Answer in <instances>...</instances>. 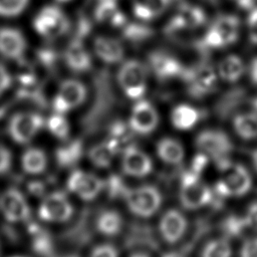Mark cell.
<instances>
[{
  "mask_svg": "<svg viewBox=\"0 0 257 257\" xmlns=\"http://www.w3.org/2000/svg\"><path fill=\"white\" fill-rule=\"evenodd\" d=\"M198 152L204 155L208 160L215 162L220 169L230 161L229 157L233 150L230 138L220 130L202 131L195 141Z\"/></svg>",
  "mask_w": 257,
  "mask_h": 257,
  "instance_id": "obj_1",
  "label": "cell"
},
{
  "mask_svg": "<svg viewBox=\"0 0 257 257\" xmlns=\"http://www.w3.org/2000/svg\"><path fill=\"white\" fill-rule=\"evenodd\" d=\"M122 198L130 212L141 218L152 217L162 205L161 192L152 185L126 188Z\"/></svg>",
  "mask_w": 257,
  "mask_h": 257,
  "instance_id": "obj_2",
  "label": "cell"
},
{
  "mask_svg": "<svg viewBox=\"0 0 257 257\" xmlns=\"http://www.w3.org/2000/svg\"><path fill=\"white\" fill-rule=\"evenodd\" d=\"M219 170L221 175L216 184V192L220 196L241 197L251 189V175L243 165L229 162Z\"/></svg>",
  "mask_w": 257,
  "mask_h": 257,
  "instance_id": "obj_3",
  "label": "cell"
},
{
  "mask_svg": "<svg viewBox=\"0 0 257 257\" xmlns=\"http://www.w3.org/2000/svg\"><path fill=\"white\" fill-rule=\"evenodd\" d=\"M116 79L125 96L134 100H139L147 90L148 69L143 62L130 59L120 65Z\"/></svg>",
  "mask_w": 257,
  "mask_h": 257,
  "instance_id": "obj_4",
  "label": "cell"
},
{
  "mask_svg": "<svg viewBox=\"0 0 257 257\" xmlns=\"http://www.w3.org/2000/svg\"><path fill=\"white\" fill-rule=\"evenodd\" d=\"M179 198L182 206L188 210L200 209L208 205L213 199V192L196 172L183 176Z\"/></svg>",
  "mask_w": 257,
  "mask_h": 257,
  "instance_id": "obj_5",
  "label": "cell"
},
{
  "mask_svg": "<svg viewBox=\"0 0 257 257\" xmlns=\"http://www.w3.org/2000/svg\"><path fill=\"white\" fill-rule=\"evenodd\" d=\"M45 126L44 118L33 111H20L11 116L7 131L13 142L19 145H26Z\"/></svg>",
  "mask_w": 257,
  "mask_h": 257,
  "instance_id": "obj_6",
  "label": "cell"
},
{
  "mask_svg": "<svg viewBox=\"0 0 257 257\" xmlns=\"http://www.w3.org/2000/svg\"><path fill=\"white\" fill-rule=\"evenodd\" d=\"M33 27L40 36L54 39L67 32L69 21L59 7L47 5L41 8L34 17Z\"/></svg>",
  "mask_w": 257,
  "mask_h": 257,
  "instance_id": "obj_7",
  "label": "cell"
},
{
  "mask_svg": "<svg viewBox=\"0 0 257 257\" xmlns=\"http://www.w3.org/2000/svg\"><path fill=\"white\" fill-rule=\"evenodd\" d=\"M38 217L46 223H64L73 215V206L67 195L62 191H54L41 200Z\"/></svg>",
  "mask_w": 257,
  "mask_h": 257,
  "instance_id": "obj_8",
  "label": "cell"
},
{
  "mask_svg": "<svg viewBox=\"0 0 257 257\" xmlns=\"http://www.w3.org/2000/svg\"><path fill=\"white\" fill-rule=\"evenodd\" d=\"M182 77L185 79L192 96L203 97L216 87L218 73L210 64L200 63L192 68L185 69Z\"/></svg>",
  "mask_w": 257,
  "mask_h": 257,
  "instance_id": "obj_9",
  "label": "cell"
},
{
  "mask_svg": "<svg viewBox=\"0 0 257 257\" xmlns=\"http://www.w3.org/2000/svg\"><path fill=\"white\" fill-rule=\"evenodd\" d=\"M87 95L85 85L76 79L63 80L53 98L54 112L65 113L81 105Z\"/></svg>",
  "mask_w": 257,
  "mask_h": 257,
  "instance_id": "obj_10",
  "label": "cell"
},
{
  "mask_svg": "<svg viewBox=\"0 0 257 257\" xmlns=\"http://www.w3.org/2000/svg\"><path fill=\"white\" fill-rule=\"evenodd\" d=\"M0 212L10 223L26 222L31 216V209L25 196L13 187L6 189L0 196Z\"/></svg>",
  "mask_w": 257,
  "mask_h": 257,
  "instance_id": "obj_11",
  "label": "cell"
},
{
  "mask_svg": "<svg viewBox=\"0 0 257 257\" xmlns=\"http://www.w3.org/2000/svg\"><path fill=\"white\" fill-rule=\"evenodd\" d=\"M66 186L70 193L82 201H92L104 189V181L92 173L74 170L69 175Z\"/></svg>",
  "mask_w": 257,
  "mask_h": 257,
  "instance_id": "obj_12",
  "label": "cell"
},
{
  "mask_svg": "<svg viewBox=\"0 0 257 257\" xmlns=\"http://www.w3.org/2000/svg\"><path fill=\"white\" fill-rule=\"evenodd\" d=\"M159 120L160 117L156 107L150 101L141 98L132 107L128 127L138 135L148 136L157 128Z\"/></svg>",
  "mask_w": 257,
  "mask_h": 257,
  "instance_id": "obj_13",
  "label": "cell"
},
{
  "mask_svg": "<svg viewBox=\"0 0 257 257\" xmlns=\"http://www.w3.org/2000/svg\"><path fill=\"white\" fill-rule=\"evenodd\" d=\"M120 167L122 173L128 177L144 178L152 173L154 165L148 154L133 145H127L122 150Z\"/></svg>",
  "mask_w": 257,
  "mask_h": 257,
  "instance_id": "obj_14",
  "label": "cell"
},
{
  "mask_svg": "<svg viewBox=\"0 0 257 257\" xmlns=\"http://www.w3.org/2000/svg\"><path fill=\"white\" fill-rule=\"evenodd\" d=\"M188 221L185 215L176 209L166 211L159 222V231L165 242L175 244L185 235Z\"/></svg>",
  "mask_w": 257,
  "mask_h": 257,
  "instance_id": "obj_15",
  "label": "cell"
},
{
  "mask_svg": "<svg viewBox=\"0 0 257 257\" xmlns=\"http://www.w3.org/2000/svg\"><path fill=\"white\" fill-rule=\"evenodd\" d=\"M206 21L204 11L191 4H185L180 7L177 14L172 18L168 25L169 32H179L184 30H192L200 27Z\"/></svg>",
  "mask_w": 257,
  "mask_h": 257,
  "instance_id": "obj_16",
  "label": "cell"
},
{
  "mask_svg": "<svg viewBox=\"0 0 257 257\" xmlns=\"http://www.w3.org/2000/svg\"><path fill=\"white\" fill-rule=\"evenodd\" d=\"M149 64L156 76L164 80L183 76L185 71L184 66L177 58L163 51H154L151 53L149 56Z\"/></svg>",
  "mask_w": 257,
  "mask_h": 257,
  "instance_id": "obj_17",
  "label": "cell"
},
{
  "mask_svg": "<svg viewBox=\"0 0 257 257\" xmlns=\"http://www.w3.org/2000/svg\"><path fill=\"white\" fill-rule=\"evenodd\" d=\"M26 50V40L18 29L0 28V54L8 59H19Z\"/></svg>",
  "mask_w": 257,
  "mask_h": 257,
  "instance_id": "obj_18",
  "label": "cell"
},
{
  "mask_svg": "<svg viewBox=\"0 0 257 257\" xmlns=\"http://www.w3.org/2000/svg\"><path fill=\"white\" fill-rule=\"evenodd\" d=\"M93 49L96 56L107 64L121 61L124 55L122 44L117 39L108 36H97L93 41Z\"/></svg>",
  "mask_w": 257,
  "mask_h": 257,
  "instance_id": "obj_19",
  "label": "cell"
},
{
  "mask_svg": "<svg viewBox=\"0 0 257 257\" xmlns=\"http://www.w3.org/2000/svg\"><path fill=\"white\" fill-rule=\"evenodd\" d=\"M64 58L67 66L74 72H85L91 67L90 55L78 38L68 44Z\"/></svg>",
  "mask_w": 257,
  "mask_h": 257,
  "instance_id": "obj_20",
  "label": "cell"
},
{
  "mask_svg": "<svg viewBox=\"0 0 257 257\" xmlns=\"http://www.w3.org/2000/svg\"><path fill=\"white\" fill-rule=\"evenodd\" d=\"M156 152L162 162L172 166L182 164L185 159V149L183 145L173 138L161 139L157 143Z\"/></svg>",
  "mask_w": 257,
  "mask_h": 257,
  "instance_id": "obj_21",
  "label": "cell"
},
{
  "mask_svg": "<svg viewBox=\"0 0 257 257\" xmlns=\"http://www.w3.org/2000/svg\"><path fill=\"white\" fill-rule=\"evenodd\" d=\"M120 147L111 139L93 146L87 153L90 163L95 167L105 169L109 167Z\"/></svg>",
  "mask_w": 257,
  "mask_h": 257,
  "instance_id": "obj_22",
  "label": "cell"
},
{
  "mask_svg": "<svg viewBox=\"0 0 257 257\" xmlns=\"http://www.w3.org/2000/svg\"><path fill=\"white\" fill-rule=\"evenodd\" d=\"M20 163L24 173L36 176L42 174L46 170L48 159L43 150L36 147H30L23 152Z\"/></svg>",
  "mask_w": 257,
  "mask_h": 257,
  "instance_id": "obj_23",
  "label": "cell"
},
{
  "mask_svg": "<svg viewBox=\"0 0 257 257\" xmlns=\"http://www.w3.org/2000/svg\"><path fill=\"white\" fill-rule=\"evenodd\" d=\"M200 113L198 109L190 104L181 103L176 105L170 115L171 123L176 130L189 131L192 130L199 121Z\"/></svg>",
  "mask_w": 257,
  "mask_h": 257,
  "instance_id": "obj_24",
  "label": "cell"
},
{
  "mask_svg": "<svg viewBox=\"0 0 257 257\" xmlns=\"http://www.w3.org/2000/svg\"><path fill=\"white\" fill-rule=\"evenodd\" d=\"M94 17L99 23L120 27L125 24V17L119 10L115 0H99L95 7Z\"/></svg>",
  "mask_w": 257,
  "mask_h": 257,
  "instance_id": "obj_25",
  "label": "cell"
},
{
  "mask_svg": "<svg viewBox=\"0 0 257 257\" xmlns=\"http://www.w3.org/2000/svg\"><path fill=\"white\" fill-rule=\"evenodd\" d=\"M239 19L234 15H220L213 22L211 27L219 34L225 46L234 43L239 35Z\"/></svg>",
  "mask_w": 257,
  "mask_h": 257,
  "instance_id": "obj_26",
  "label": "cell"
},
{
  "mask_svg": "<svg viewBox=\"0 0 257 257\" xmlns=\"http://www.w3.org/2000/svg\"><path fill=\"white\" fill-rule=\"evenodd\" d=\"M232 123L240 139L251 141L257 138V113L255 111L238 113L234 116Z\"/></svg>",
  "mask_w": 257,
  "mask_h": 257,
  "instance_id": "obj_27",
  "label": "cell"
},
{
  "mask_svg": "<svg viewBox=\"0 0 257 257\" xmlns=\"http://www.w3.org/2000/svg\"><path fill=\"white\" fill-rule=\"evenodd\" d=\"M171 0H135L134 13L143 21H150L161 15L170 5Z\"/></svg>",
  "mask_w": 257,
  "mask_h": 257,
  "instance_id": "obj_28",
  "label": "cell"
},
{
  "mask_svg": "<svg viewBox=\"0 0 257 257\" xmlns=\"http://www.w3.org/2000/svg\"><path fill=\"white\" fill-rule=\"evenodd\" d=\"M245 70L242 59L234 54L224 57L218 64L217 73L227 82H236L243 75Z\"/></svg>",
  "mask_w": 257,
  "mask_h": 257,
  "instance_id": "obj_29",
  "label": "cell"
},
{
  "mask_svg": "<svg viewBox=\"0 0 257 257\" xmlns=\"http://www.w3.org/2000/svg\"><path fill=\"white\" fill-rule=\"evenodd\" d=\"M95 227L97 231L104 236H114L121 230V216L114 210H104L97 216Z\"/></svg>",
  "mask_w": 257,
  "mask_h": 257,
  "instance_id": "obj_30",
  "label": "cell"
},
{
  "mask_svg": "<svg viewBox=\"0 0 257 257\" xmlns=\"http://www.w3.org/2000/svg\"><path fill=\"white\" fill-rule=\"evenodd\" d=\"M82 152L83 149L81 143L78 141H71L56 149L55 159L60 167L69 168L80 160Z\"/></svg>",
  "mask_w": 257,
  "mask_h": 257,
  "instance_id": "obj_31",
  "label": "cell"
},
{
  "mask_svg": "<svg viewBox=\"0 0 257 257\" xmlns=\"http://www.w3.org/2000/svg\"><path fill=\"white\" fill-rule=\"evenodd\" d=\"M29 233L31 235L33 250L41 256H48L52 251V240L50 235L36 224L29 226Z\"/></svg>",
  "mask_w": 257,
  "mask_h": 257,
  "instance_id": "obj_32",
  "label": "cell"
},
{
  "mask_svg": "<svg viewBox=\"0 0 257 257\" xmlns=\"http://www.w3.org/2000/svg\"><path fill=\"white\" fill-rule=\"evenodd\" d=\"M47 131L56 139L66 140L69 135V122L63 113L54 112L45 120Z\"/></svg>",
  "mask_w": 257,
  "mask_h": 257,
  "instance_id": "obj_33",
  "label": "cell"
},
{
  "mask_svg": "<svg viewBox=\"0 0 257 257\" xmlns=\"http://www.w3.org/2000/svg\"><path fill=\"white\" fill-rule=\"evenodd\" d=\"M201 257H232V247L225 238L209 241L201 252Z\"/></svg>",
  "mask_w": 257,
  "mask_h": 257,
  "instance_id": "obj_34",
  "label": "cell"
},
{
  "mask_svg": "<svg viewBox=\"0 0 257 257\" xmlns=\"http://www.w3.org/2000/svg\"><path fill=\"white\" fill-rule=\"evenodd\" d=\"M29 0H0V16L15 17L27 7Z\"/></svg>",
  "mask_w": 257,
  "mask_h": 257,
  "instance_id": "obj_35",
  "label": "cell"
},
{
  "mask_svg": "<svg viewBox=\"0 0 257 257\" xmlns=\"http://www.w3.org/2000/svg\"><path fill=\"white\" fill-rule=\"evenodd\" d=\"M123 34L130 40L141 41L150 36L151 29L139 24H130L125 27Z\"/></svg>",
  "mask_w": 257,
  "mask_h": 257,
  "instance_id": "obj_36",
  "label": "cell"
},
{
  "mask_svg": "<svg viewBox=\"0 0 257 257\" xmlns=\"http://www.w3.org/2000/svg\"><path fill=\"white\" fill-rule=\"evenodd\" d=\"M225 231L232 236L239 235L245 228H247L244 218L242 217H230L224 223Z\"/></svg>",
  "mask_w": 257,
  "mask_h": 257,
  "instance_id": "obj_37",
  "label": "cell"
},
{
  "mask_svg": "<svg viewBox=\"0 0 257 257\" xmlns=\"http://www.w3.org/2000/svg\"><path fill=\"white\" fill-rule=\"evenodd\" d=\"M89 257H118V252L114 246L104 243L95 246Z\"/></svg>",
  "mask_w": 257,
  "mask_h": 257,
  "instance_id": "obj_38",
  "label": "cell"
},
{
  "mask_svg": "<svg viewBox=\"0 0 257 257\" xmlns=\"http://www.w3.org/2000/svg\"><path fill=\"white\" fill-rule=\"evenodd\" d=\"M12 165V154L4 145L0 144V176L6 174Z\"/></svg>",
  "mask_w": 257,
  "mask_h": 257,
  "instance_id": "obj_39",
  "label": "cell"
},
{
  "mask_svg": "<svg viewBox=\"0 0 257 257\" xmlns=\"http://www.w3.org/2000/svg\"><path fill=\"white\" fill-rule=\"evenodd\" d=\"M243 218L247 228L257 231V202L249 205Z\"/></svg>",
  "mask_w": 257,
  "mask_h": 257,
  "instance_id": "obj_40",
  "label": "cell"
},
{
  "mask_svg": "<svg viewBox=\"0 0 257 257\" xmlns=\"http://www.w3.org/2000/svg\"><path fill=\"white\" fill-rule=\"evenodd\" d=\"M240 257H257V237L249 238L242 244Z\"/></svg>",
  "mask_w": 257,
  "mask_h": 257,
  "instance_id": "obj_41",
  "label": "cell"
},
{
  "mask_svg": "<svg viewBox=\"0 0 257 257\" xmlns=\"http://www.w3.org/2000/svg\"><path fill=\"white\" fill-rule=\"evenodd\" d=\"M248 32H249V38L250 40L257 44V8H252L248 20Z\"/></svg>",
  "mask_w": 257,
  "mask_h": 257,
  "instance_id": "obj_42",
  "label": "cell"
},
{
  "mask_svg": "<svg viewBox=\"0 0 257 257\" xmlns=\"http://www.w3.org/2000/svg\"><path fill=\"white\" fill-rule=\"evenodd\" d=\"M11 82V75L8 72L7 68L4 65L0 64V96L9 89Z\"/></svg>",
  "mask_w": 257,
  "mask_h": 257,
  "instance_id": "obj_43",
  "label": "cell"
},
{
  "mask_svg": "<svg viewBox=\"0 0 257 257\" xmlns=\"http://www.w3.org/2000/svg\"><path fill=\"white\" fill-rule=\"evenodd\" d=\"M239 7L243 9H252L256 0H233Z\"/></svg>",
  "mask_w": 257,
  "mask_h": 257,
  "instance_id": "obj_44",
  "label": "cell"
},
{
  "mask_svg": "<svg viewBox=\"0 0 257 257\" xmlns=\"http://www.w3.org/2000/svg\"><path fill=\"white\" fill-rule=\"evenodd\" d=\"M250 76L254 83L257 84V57L253 59L250 67Z\"/></svg>",
  "mask_w": 257,
  "mask_h": 257,
  "instance_id": "obj_45",
  "label": "cell"
},
{
  "mask_svg": "<svg viewBox=\"0 0 257 257\" xmlns=\"http://www.w3.org/2000/svg\"><path fill=\"white\" fill-rule=\"evenodd\" d=\"M162 257H185L183 254L176 252V251H171V252H167L165 253Z\"/></svg>",
  "mask_w": 257,
  "mask_h": 257,
  "instance_id": "obj_46",
  "label": "cell"
},
{
  "mask_svg": "<svg viewBox=\"0 0 257 257\" xmlns=\"http://www.w3.org/2000/svg\"><path fill=\"white\" fill-rule=\"evenodd\" d=\"M252 160H253V165L255 167V170L257 171V149L254 151L253 156H252Z\"/></svg>",
  "mask_w": 257,
  "mask_h": 257,
  "instance_id": "obj_47",
  "label": "cell"
},
{
  "mask_svg": "<svg viewBox=\"0 0 257 257\" xmlns=\"http://www.w3.org/2000/svg\"><path fill=\"white\" fill-rule=\"evenodd\" d=\"M130 257H150L148 254L146 253H142V252H137V253H134L132 254Z\"/></svg>",
  "mask_w": 257,
  "mask_h": 257,
  "instance_id": "obj_48",
  "label": "cell"
},
{
  "mask_svg": "<svg viewBox=\"0 0 257 257\" xmlns=\"http://www.w3.org/2000/svg\"><path fill=\"white\" fill-rule=\"evenodd\" d=\"M253 105H254V108H255V110H256L255 112L257 113V98L254 100V102H253Z\"/></svg>",
  "mask_w": 257,
  "mask_h": 257,
  "instance_id": "obj_49",
  "label": "cell"
},
{
  "mask_svg": "<svg viewBox=\"0 0 257 257\" xmlns=\"http://www.w3.org/2000/svg\"><path fill=\"white\" fill-rule=\"evenodd\" d=\"M56 1H58V2H60V3H66V2H68V1H70V0H56Z\"/></svg>",
  "mask_w": 257,
  "mask_h": 257,
  "instance_id": "obj_50",
  "label": "cell"
},
{
  "mask_svg": "<svg viewBox=\"0 0 257 257\" xmlns=\"http://www.w3.org/2000/svg\"><path fill=\"white\" fill-rule=\"evenodd\" d=\"M60 257H77L76 255H65V256H60Z\"/></svg>",
  "mask_w": 257,
  "mask_h": 257,
  "instance_id": "obj_51",
  "label": "cell"
},
{
  "mask_svg": "<svg viewBox=\"0 0 257 257\" xmlns=\"http://www.w3.org/2000/svg\"><path fill=\"white\" fill-rule=\"evenodd\" d=\"M11 257H25V256H20V255H18V256H11Z\"/></svg>",
  "mask_w": 257,
  "mask_h": 257,
  "instance_id": "obj_52",
  "label": "cell"
},
{
  "mask_svg": "<svg viewBox=\"0 0 257 257\" xmlns=\"http://www.w3.org/2000/svg\"><path fill=\"white\" fill-rule=\"evenodd\" d=\"M0 253H1V246H0Z\"/></svg>",
  "mask_w": 257,
  "mask_h": 257,
  "instance_id": "obj_53",
  "label": "cell"
}]
</instances>
